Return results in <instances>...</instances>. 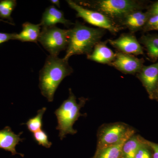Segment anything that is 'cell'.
Wrapping results in <instances>:
<instances>
[{
	"instance_id": "d6986e66",
	"label": "cell",
	"mask_w": 158,
	"mask_h": 158,
	"mask_svg": "<svg viewBox=\"0 0 158 158\" xmlns=\"http://www.w3.org/2000/svg\"><path fill=\"white\" fill-rule=\"evenodd\" d=\"M17 5L15 0H3L0 1V17L9 20L12 23L11 14Z\"/></svg>"
},
{
	"instance_id": "83f0119b",
	"label": "cell",
	"mask_w": 158,
	"mask_h": 158,
	"mask_svg": "<svg viewBox=\"0 0 158 158\" xmlns=\"http://www.w3.org/2000/svg\"><path fill=\"white\" fill-rule=\"evenodd\" d=\"M156 99L158 100V82L155 93L154 95L153 99Z\"/></svg>"
},
{
	"instance_id": "8992f818",
	"label": "cell",
	"mask_w": 158,
	"mask_h": 158,
	"mask_svg": "<svg viewBox=\"0 0 158 158\" xmlns=\"http://www.w3.org/2000/svg\"><path fill=\"white\" fill-rule=\"evenodd\" d=\"M68 30L56 26L43 28L40 31L38 41L50 53L58 56L60 52L67 48L69 43Z\"/></svg>"
},
{
	"instance_id": "2e32d148",
	"label": "cell",
	"mask_w": 158,
	"mask_h": 158,
	"mask_svg": "<svg viewBox=\"0 0 158 158\" xmlns=\"http://www.w3.org/2000/svg\"><path fill=\"white\" fill-rule=\"evenodd\" d=\"M144 139L139 135H134L125 142L123 146L121 158H134Z\"/></svg>"
},
{
	"instance_id": "4fadbf2b",
	"label": "cell",
	"mask_w": 158,
	"mask_h": 158,
	"mask_svg": "<svg viewBox=\"0 0 158 158\" xmlns=\"http://www.w3.org/2000/svg\"><path fill=\"white\" fill-rule=\"evenodd\" d=\"M108 42V40L98 43L92 52L87 56V59L98 63L110 65L115 60L116 53L107 46Z\"/></svg>"
},
{
	"instance_id": "5b68a950",
	"label": "cell",
	"mask_w": 158,
	"mask_h": 158,
	"mask_svg": "<svg viewBox=\"0 0 158 158\" xmlns=\"http://www.w3.org/2000/svg\"><path fill=\"white\" fill-rule=\"evenodd\" d=\"M135 131L128 125L123 123H115L103 125L98 134L97 149H101L120 143L131 138Z\"/></svg>"
},
{
	"instance_id": "ba28073f",
	"label": "cell",
	"mask_w": 158,
	"mask_h": 158,
	"mask_svg": "<svg viewBox=\"0 0 158 158\" xmlns=\"http://www.w3.org/2000/svg\"><path fill=\"white\" fill-rule=\"evenodd\" d=\"M144 60L130 54L118 52L116 58L110 65L126 74L135 75L140 71L144 65Z\"/></svg>"
},
{
	"instance_id": "603a6c76",
	"label": "cell",
	"mask_w": 158,
	"mask_h": 158,
	"mask_svg": "<svg viewBox=\"0 0 158 158\" xmlns=\"http://www.w3.org/2000/svg\"><path fill=\"white\" fill-rule=\"evenodd\" d=\"M158 25V15H152L149 18V19L147 21V23L145 24L144 27V31H148V30L151 28Z\"/></svg>"
},
{
	"instance_id": "d4e9b609",
	"label": "cell",
	"mask_w": 158,
	"mask_h": 158,
	"mask_svg": "<svg viewBox=\"0 0 158 158\" xmlns=\"http://www.w3.org/2000/svg\"><path fill=\"white\" fill-rule=\"evenodd\" d=\"M147 142L152 150V158H158V144L148 141Z\"/></svg>"
},
{
	"instance_id": "4316f807",
	"label": "cell",
	"mask_w": 158,
	"mask_h": 158,
	"mask_svg": "<svg viewBox=\"0 0 158 158\" xmlns=\"http://www.w3.org/2000/svg\"><path fill=\"white\" fill-rule=\"evenodd\" d=\"M50 2L53 5L56 6L58 8H60V1L59 0H52L50 1Z\"/></svg>"
},
{
	"instance_id": "7c38bea8",
	"label": "cell",
	"mask_w": 158,
	"mask_h": 158,
	"mask_svg": "<svg viewBox=\"0 0 158 158\" xmlns=\"http://www.w3.org/2000/svg\"><path fill=\"white\" fill-rule=\"evenodd\" d=\"M58 23L62 24L67 27L73 24L70 20L65 18L63 11L54 6L48 7L42 15L40 23V26L43 28L54 27Z\"/></svg>"
},
{
	"instance_id": "9c48e42d",
	"label": "cell",
	"mask_w": 158,
	"mask_h": 158,
	"mask_svg": "<svg viewBox=\"0 0 158 158\" xmlns=\"http://www.w3.org/2000/svg\"><path fill=\"white\" fill-rule=\"evenodd\" d=\"M108 42L120 52L136 56L144 55L142 46L133 34H123L117 39L109 40Z\"/></svg>"
},
{
	"instance_id": "ac0fdd59",
	"label": "cell",
	"mask_w": 158,
	"mask_h": 158,
	"mask_svg": "<svg viewBox=\"0 0 158 158\" xmlns=\"http://www.w3.org/2000/svg\"><path fill=\"white\" fill-rule=\"evenodd\" d=\"M47 108L43 107L37 111V115L33 118H30L25 123L28 129L33 133L42 130L43 126V116Z\"/></svg>"
},
{
	"instance_id": "277c9868",
	"label": "cell",
	"mask_w": 158,
	"mask_h": 158,
	"mask_svg": "<svg viewBox=\"0 0 158 158\" xmlns=\"http://www.w3.org/2000/svg\"><path fill=\"white\" fill-rule=\"evenodd\" d=\"M88 99L81 98H79V102H77V98L69 89V96L63 102L55 112L58 120L56 130L59 131V137L61 140L65 138L68 134L73 135L77 133V130L74 129L73 126L76 121L81 116H85L80 113V110L84 106Z\"/></svg>"
},
{
	"instance_id": "8fae6325",
	"label": "cell",
	"mask_w": 158,
	"mask_h": 158,
	"mask_svg": "<svg viewBox=\"0 0 158 158\" xmlns=\"http://www.w3.org/2000/svg\"><path fill=\"white\" fill-rule=\"evenodd\" d=\"M23 132L18 135L15 134L11 128L6 126L3 129L0 130V148L5 150L6 151L10 152L11 155H19L22 157L24 155L16 152L15 147L19 144L20 142H23L24 138H20Z\"/></svg>"
},
{
	"instance_id": "ffe728a7",
	"label": "cell",
	"mask_w": 158,
	"mask_h": 158,
	"mask_svg": "<svg viewBox=\"0 0 158 158\" xmlns=\"http://www.w3.org/2000/svg\"><path fill=\"white\" fill-rule=\"evenodd\" d=\"M151 15L148 12H143L138 10L130 13L123 19L121 23V25L127 27L128 25L141 19H148Z\"/></svg>"
},
{
	"instance_id": "f546056e",
	"label": "cell",
	"mask_w": 158,
	"mask_h": 158,
	"mask_svg": "<svg viewBox=\"0 0 158 158\" xmlns=\"http://www.w3.org/2000/svg\"><path fill=\"white\" fill-rule=\"evenodd\" d=\"M0 21L3 22L7 23H9V24L11 25H15L14 24L11 23L5 20L2 19H0Z\"/></svg>"
},
{
	"instance_id": "e0dca14e",
	"label": "cell",
	"mask_w": 158,
	"mask_h": 158,
	"mask_svg": "<svg viewBox=\"0 0 158 158\" xmlns=\"http://www.w3.org/2000/svg\"><path fill=\"white\" fill-rule=\"evenodd\" d=\"M128 139L123 140L118 144L97 149L92 158H121L123 146Z\"/></svg>"
},
{
	"instance_id": "3957f363",
	"label": "cell",
	"mask_w": 158,
	"mask_h": 158,
	"mask_svg": "<svg viewBox=\"0 0 158 158\" xmlns=\"http://www.w3.org/2000/svg\"><path fill=\"white\" fill-rule=\"evenodd\" d=\"M77 3L100 12L119 25L129 14L142 7L140 2L135 0H97Z\"/></svg>"
},
{
	"instance_id": "5bb4252c",
	"label": "cell",
	"mask_w": 158,
	"mask_h": 158,
	"mask_svg": "<svg viewBox=\"0 0 158 158\" xmlns=\"http://www.w3.org/2000/svg\"><path fill=\"white\" fill-rule=\"evenodd\" d=\"M22 27L21 32L19 34H15L14 40L37 43L41 31L40 24H34L26 22L23 24Z\"/></svg>"
},
{
	"instance_id": "30bf717a",
	"label": "cell",
	"mask_w": 158,
	"mask_h": 158,
	"mask_svg": "<svg viewBox=\"0 0 158 158\" xmlns=\"http://www.w3.org/2000/svg\"><path fill=\"white\" fill-rule=\"evenodd\" d=\"M137 77L146 89L149 98L153 99L158 82V62L150 65H143Z\"/></svg>"
},
{
	"instance_id": "f1b7e54d",
	"label": "cell",
	"mask_w": 158,
	"mask_h": 158,
	"mask_svg": "<svg viewBox=\"0 0 158 158\" xmlns=\"http://www.w3.org/2000/svg\"><path fill=\"white\" fill-rule=\"evenodd\" d=\"M158 31V25L155 26V27L151 28L150 29L148 30V31Z\"/></svg>"
},
{
	"instance_id": "6da1fadb",
	"label": "cell",
	"mask_w": 158,
	"mask_h": 158,
	"mask_svg": "<svg viewBox=\"0 0 158 158\" xmlns=\"http://www.w3.org/2000/svg\"><path fill=\"white\" fill-rule=\"evenodd\" d=\"M73 72L68 60L49 56L39 73V87L43 96L49 102H53L54 94L60 83Z\"/></svg>"
},
{
	"instance_id": "484cf974",
	"label": "cell",
	"mask_w": 158,
	"mask_h": 158,
	"mask_svg": "<svg viewBox=\"0 0 158 158\" xmlns=\"http://www.w3.org/2000/svg\"><path fill=\"white\" fill-rule=\"evenodd\" d=\"M147 12L149 13L151 16L158 15V2L154 3L151 6L150 8Z\"/></svg>"
},
{
	"instance_id": "52a82bcc",
	"label": "cell",
	"mask_w": 158,
	"mask_h": 158,
	"mask_svg": "<svg viewBox=\"0 0 158 158\" xmlns=\"http://www.w3.org/2000/svg\"><path fill=\"white\" fill-rule=\"evenodd\" d=\"M66 2L72 9L76 11L77 17L83 19L92 25L108 30L112 34L118 33L122 29L121 26L98 11L85 8L74 1L69 0Z\"/></svg>"
},
{
	"instance_id": "7402d4cb",
	"label": "cell",
	"mask_w": 158,
	"mask_h": 158,
	"mask_svg": "<svg viewBox=\"0 0 158 158\" xmlns=\"http://www.w3.org/2000/svg\"><path fill=\"white\" fill-rule=\"evenodd\" d=\"M153 152L151 148L150 147L144 139V142L138 148L134 158H152Z\"/></svg>"
},
{
	"instance_id": "7a4b0ae2",
	"label": "cell",
	"mask_w": 158,
	"mask_h": 158,
	"mask_svg": "<svg viewBox=\"0 0 158 158\" xmlns=\"http://www.w3.org/2000/svg\"><path fill=\"white\" fill-rule=\"evenodd\" d=\"M68 30V45L63 58L66 60L74 55L91 53L105 33L103 29L90 27L79 22Z\"/></svg>"
},
{
	"instance_id": "44dd1931",
	"label": "cell",
	"mask_w": 158,
	"mask_h": 158,
	"mask_svg": "<svg viewBox=\"0 0 158 158\" xmlns=\"http://www.w3.org/2000/svg\"><path fill=\"white\" fill-rule=\"evenodd\" d=\"M34 140L40 145H42L46 148H50L52 145V142L48 140V136L46 132L41 130L33 134Z\"/></svg>"
},
{
	"instance_id": "cb8c5ba5",
	"label": "cell",
	"mask_w": 158,
	"mask_h": 158,
	"mask_svg": "<svg viewBox=\"0 0 158 158\" xmlns=\"http://www.w3.org/2000/svg\"><path fill=\"white\" fill-rule=\"evenodd\" d=\"M16 33H5L0 32V44L9 41L14 40Z\"/></svg>"
},
{
	"instance_id": "9a60e30c",
	"label": "cell",
	"mask_w": 158,
	"mask_h": 158,
	"mask_svg": "<svg viewBox=\"0 0 158 158\" xmlns=\"http://www.w3.org/2000/svg\"><path fill=\"white\" fill-rule=\"evenodd\" d=\"M139 43L144 46L147 55L153 61L158 60V35L147 34L141 36Z\"/></svg>"
}]
</instances>
